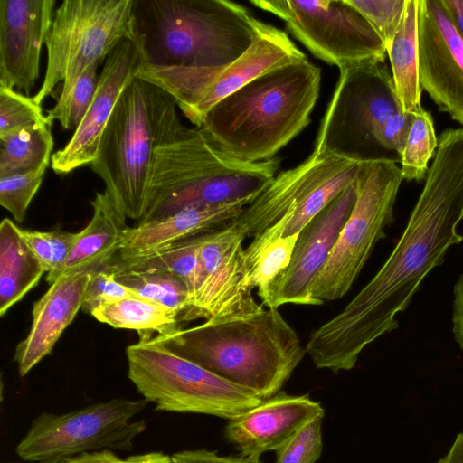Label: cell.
Masks as SVG:
<instances>
[{
    "label": "cell",
    "mask_w": 463,
    "mask_h": 463,
    "mask_svg": "<svg viewBox=\"0 0 463 463\" xmlns=\"http://www.w3.org/2000/svg\"><path fill=\"white\" fill-rule=\"evenodd\" d=\"M423 188L396 245L381 269L337 315L315 329L305 346L317 369H353L364 349L399 327L423 279L461 243L463 221V128H449Z\"/></svg>",
    "instance_id": "obj_1"
},
{
    "label": "cell",
    "mask_w": 463,
    "mask_h": 463,
    "mask_svg": "<svg viewBox=\"0 0 463 463\" xmlns=\"http://www.w3.org/2000/svg\"><path fill=\"white\" fill-rule=\"evenodd\" d=\"M155 336L175 354L261 400L279 392L306 354L279 308L263 307Z\"/></svg>",
    "instance_id": "obj_2"
},
{
    "label": "cell",
    "mask_w": 463,
    "mask_h": 463,
    "mask_svg": "<svg viewBox=\"0 0 463 463\" xmlns=\"http://www.w3.org/2000/svg\"><path fill=\"white\" fill-rule=\"evenodd\" d=\"M320 84L321 70L307 58L290 61L220 100L195 127L233 157L274 158L309 124Z\"/></svg>",
    "instance_id": "obj_3"
},
{
    "label": "cell",
    "mask_w": 463,
    "mask_h": 463,
    "mask_svg": "<svg viewBox=\"0 0 463 463\" xmlns=\"http://www.w3.org/2000/svg\"><path fill=\"white\" fill-rule=\"evenodd\" d=\"M279 165L277 157L260 162L233 157L199 127L181 124L156 151L147 211L139 222L186 208L256 198L278 175Z\"/></svg>",
    "instance_id": "obj_4"
},
{
    "label": "cell",
    "mask_w": 463,
    "mask_h": 463,
    "mask_svg": "<svg viewBox=\"0 0 463 463\" xmlns=\"http://www.w3.org/2000/svg\"><path fill=\"white\" fill-rule=\"evenodd\" d=\"M262 24L228 0H135L136 39L146 64L226 66L250 48Z\"/></svg>",
    "instance_id": "obj_5"
},
{
    "label": "cell",
    "mask_w": 463,
    "mask_h": 463,
    "mask_svg": "<svg viewBox=\"0 0 463 463\" xmlns=\"http://www.w3.org/2000/svg\"><path fill=\"white\" fill-rule=\"evenodd\" d=\"M176 107L169 93L136 77L118 99L90 164L121 213L137 222L147 211L156 151L182 124Z\"/></svg>",
    "instance_id": "obj_6"
},
{
    "label": "cell",
    "mask_w": 463,
    "mask_h": 463,
    "mask_svg": "<svg viewBox=\"0 0 463 463\" xmlns=\"http://www.w3.org/2000/svg\"><path fill=\"white\" fill-rule=\"evenodd\" d=\"M128 377L155 410L232 419L261 402L252 392L228 382L167 348L155 335L126 349Z\"/></svg>",
    "instance_id": "obj_7"
},
{
    "label": "cell",
    "mask_w": 463,
    "mask_h": 463,
    "mask_svg": "<svg viewBox=\"0 0 463 463\" xmlns=\"http://www.w3.org/2000/svg\"><path fill=\"white\" fill-rule=\"evenodd\" d=\"M125 39H136L135 0L62 1L45 39V75L33 99L42 104L58 83L69 86Z\"/></svg>",
    "instance_id": "obj_8"
},
{
    "label": "cell",
    "mask_w": 463,
    "mask_h": 463,
    "mask_svg": "<svg viewBox=\"0 0 463 463\" xmlns=\"http://www.w3.org/2000/svg\"><path fill=\"white\" fill-rule=\"evenodd\" d=\"M147 404L144 399L113 398L65 413L41 412L14 451L29 463H63L101 450L129 451L147 426L132 419Z\"/></svg>",
    "instance_id": "obj_9"
},
{
    "label": "cell",
    "mask_w": 463,
    "mask_h": 463,
    "mask_svg": "<svg viewBox=\"0 0 463 463\" xmlns=\"http://www.w3.org/2000/svg\"><path fill=\"white\" fill-rule=\"evenodd\" d=\"M339 71L314 150L356 162L386 158L374 134L401 110L392 73L384 62L357 63Z\"/></svg>",
    "instance_id": "obj_10"
},
{
    "label": "cell",
    "mask_w": 463,
    "mask_h": 463,
    "mask_svg": "<svg viewBox=\"0 0 463 463\" xmlns=\"http://www.w3.org/2000/svg\"><path fill=\"white\" fill-rule=\"evenodd\" d=\"M402 181L395 159L364 162L353 210L311 290L317 305L338 300L350 290L375 244L386 236V227L394 222Z\"/></svg>",
    "instance_id": "obj_11"
},
{
    "label": "cell",
    "mask_w": 463,
    "mask_h": 463,
    "mask_svg": "<svg viewBox=\"0 0 463 463\" xmlns=\"http://www.w3.org/2000/svg\"><path fill=\"white\" fill-rule=\"evenodd\" d=\"M307 58L288 34L263 23L250 48L233 62L213 68L144 64L137 77L167 93L195 126L220 100L262 73Z\"/></svg>",
    "instance_id": "obj_12"
},
{
    "label": "cell",
    "mask_w": 463,
    "mask_h": 463,
    "mask_svg": "<svg viewBox=\"0 0 463 463\" xmlns=\"http://www.w3.org/2000/svg\"><path fill=\"white\" fill-rule=\"evenodd\" d=\"M256 7L285 22L288 30L312 54L339 69L384 62L379 35L348 0H251Z\"/></svg>",
    "instance_id": "obj_13"
},
{
    "label": "cell",
    "mask_w": 463,
    "mask_h": 463,
    "mask_svg": "<svg viewBox=\"0 0 463 463\" xmlns=\"http://www.w3.org/2000/svg\"><path fill=\"white\" fill-rule=\"evenodd\" d=\"M357 181L358 176L301 229L289 265L260 298L262 306L317 305L311 290L353 210Z\"/></svg>",
    "instance_id": "obj_14"
},
{
    "label": "cell",
    "mask_w": 463,
    "mask_h": 463,
    "mask_svg": "<svg viewBox=\"0 0 463 463\" xmlns=\"http://www.w3.org/2000/svg\"><path fill=\"white\" fill-rule=\"evenodd\" d=\"M245 238L232 223L202 235L201 277L193 306L184 321L250 312L261 308L244 285Z\"/></svg>",
    "instance_id": "obj_15"
},
{
    "label": "cell",
    "mask_w": 463,
    "mask_h": 463,
    "mask_svg": "<svg viewBox=\"0 0 463 463\" xmlns=\"http://www.w3.org/2000/svg\"><path fill=\"white\" fill-rule=\"evenodd\" d=\"M418 52L422 90L463 125V40L440 0H419Z\"/></svg>",
    "instance_id": "obj_16"
},
{
    "label": "cell",
    "mask_w": 463,
    "mask_h": 463,
    "mask_svg": "<svg viewBox=\"0 0 463 463\" xmlns=\"http://www.w3.org/2000/svg\"><path fill=\"white\" fill-rule=\"evenodd\" d=\"M146 62L137 39H125L106 58L93 100L69 142L52 156L58 175L91 164L104 128L126 87Z\"/></svg>",
    "instance_id": "obj_17"
},
{
    "label": "cell",
    "mask_w": 463,
    "mask_h": 463,
    "mask_svg": "<svg viewBox=\"0 0 463 463\" xmlns=\"http://www.w3.org/2000/svg\"><path fill=\"white\" fill-rule=\"evenodd\" d=\"M54 0H0V87L29 96L40 74Z\"/></svg>",
    "instance_id": "obj_18"
},
{
    "label": "cell",
    "mask_w": 463,
    "mask_h": 463,
    "mask_svg": "<svg viewBox=\"0 0 463 463\" xmlns=\"http://www.w3.org/2000/svg\"><path fill=\"white\" fill-rule=\"evenodd\" d=\"M324 415L321 403L308 395L279 392L228 420L224 438L241 455L260 458L267 451H277L306 424Z\"/></svg>",
    "instance_id": "obj_19"
},
{
    "label": "cell",
    "mask_w": 463,
    "mask_h": 463,
    "mask_svg": "<svg viewBox=\"0 0 463 463\" xmlns=\"http://www.w3.org/2000/svg\"><path fill=\"white\" fill-rule=\"evenodd\" d=\"M99 268H87L60 277L34 302L29 333L17 345L14 355L21 377L51 354L81 309L88 285Z\"/></svg>",
    "instance_id": "obj_20"
},
{
    "label": "cell",
    "mask_w": 463,
    "mask_h": 463,
    "mask_svg": "<svg viewBox=\"0 0 463 463\" xmlns=\"http://www.w3.org/2000/svg\"><path fill=\"white\" fill-rule=\"evenodd\" d=\"M254 199L186 208L164 218L137 223L126 232L116 263L128 264L181 241L216 231L236 219Z\"/></svg>",
    "instance_id": "obj_21"
},
{
    "label": "cell",
    "mask_w": 463,
    "mask_h": 463,
    "mask_svg": "<svg viewBox=\"0 0 463 463\" xmlns=\"http://www.w3.org/2000/svg\"><path fill=\"white\" fill-rule=\"evenodd\" d=\"M327 155L314 150L296 167L278 174L232 222L238 232L253 239L283 218L313 183Z\"/></svg>",
    "instance_id": "obj_22"
},
{
    "label": "cell",
    "mask_w": 463,
    "mask_h": 463,
    "mask_svg": "<svg viewBox=\"0 0 463 463\" xmlns=\"http://www.w3.org/2000/svg\"><path fill=\"white\" fill-rule=\"evenodd\" d=\"M90 205L92 217L87 226L78 232L76 243L60 277L109 263L118 254L129 228L127 217L105 190L96 193Z\"/></svg>",
    "instance_id": "obj_23"
},
{
    "label": "cell",
    "mask_w": 463,
    "mask_h": 463,
    "mask_svg": "<svg viewBox=\"0 0 463 463\" xmlns=\"http://www.w3.org/2000/svg\"><path fill=\"white\" fill-rule=\"evenodd\" d=\"M46 273L21 234V228L9 218L0 224V316L35 288Z\"/></svg>",
    "instance_id": "obj_24"
},
{
    "label": "cell",
    "mask_w": 463,
    "mask_h": 463,
    "mask_svg": "<svg viewBox=\"0 0 463 463\" xmlns=\"http://www.w3.org/2000/svg\"><path fill=\"white\" fill-rule=\"evenodd\" d=\"M418 4L407 0L401 25L386 48L400 108L414 112L421 107L422 88L419 74Z\"/></svg>",
    "instance_id": "obj_25"
},
{
    "label": "cell",
    "mask_w": 463,
    "mask_h": 463,
    "mask_svg": "<svg viewBox=\"0 0 463 463\" xmlns=\"http://www.w3.org/2000/svg\"><path fill=\"white\" fill-rule=\"evenodd\" d=\"M363 164L328 154L315 180L295 204L282 236L298 233L316 214L357 178Z\"/></svg>",
    "instance_id": "obj_26"
},
{
    "label": "cell",
    "mask_w": 463,
    "mask_h": 463,
    "mask_svg": "<svg viewBox=\"0 0 463 463\" xmlns=\"http://www.w3.org/2000/svg\"><path fill=\"white\" fill-rule=\"evenodd\" d=\"M91 316L116 328L136 330L139 337L165 335L179 328V316L172 309L141 297L101 306Z\"/></svg>",
    "instance_id": "obj_27"
},
{
    "label": "cell",
    "mask_w": 463,
    "mask_h": 463,
    "mask_svg": "<svg viewBox=\"0 0 463 463\" xmlns=\"http://www.w3.org/2000/svg\"><path fill=\"white\" fill-rule=\"evenodd\" d=\"M52 125L46 121L0 137V178L50 165L53 149Z\"/></svg>",
    "instance_id": "obj_28"
},
{
    "label": "cell",
    "mask_w": 463,
    "mask_h": 463,
    "mask_svg": "<svg viewBox=\"0 0 463 463\" xmlns=\"http://www.w3.org/2000/svg\"><path fill=\"white\" fill-rule=\"evenodd\" d=\"M116 279L135 291L139 297L154 301L175 311L184 318L192 304L190 291L179 278L166 272L120 267L107 263Z\"/></svg>",
    "instance_id": "obj_29"
},
{
    "label": "cell",
    "mask_w": 463,
    "mask_h": 463,
    "mask_svg": "<svg viewBox=\"0 0 463 463\" xmlns=\"http://www.w3.org/2000/svg\"><path fill=\"white\" fill-rule=\"evenodd\" d=\"M202 235L181 241L153 255L128 264L112 263L120 267L158 270L179 278L186 284L190 291L192 307L201 277L199 255Z\"/></svg>",
    "instance_id": "obj_30"
},
{
    "label": "cell",
    "mask_w": 463,
    "mask_h": 463,
    "mask_svg": "<svg viewBox=\"0 0 463 463\" xmlns=\"http://www.w3.org/2000/svg\"><path fill=\"white\" fill-rule=\"evenodd\" d=\"M438 148V137L430 111L420 107L414 118L403 151L400 156L403 180L420 182L425 179L429 162Z\"/></svg>",
    "instance_id": "obj_31"
},
{
    "label": "cell",
    "mask_w": 463,
    "mask_h": 463,
    "mask_svg": "<svg viewBox=\"0 0 463 463\" xmlns=\"http://www.w3.org/2000/svg\"><path fill=\"white\" fill-rule=\"evenodd\" d=\"M99 61L90 63L67 87H62L54 107L47 110V118L58 120L63 129H76L84 118L95 96L99 78Z\"/></svg>",
    "instance_id": "obj_32"
},
{
    "label": "cell",
    "mask_w": 463,
    "mask_h": 463,
    "mask_svg": "<svg viewBox=\"0 0 463 463\" xmlns=\"http://www.w3.org/2000/svg\"><path fill=\"white\" fill-rule=\"evenodd\" d=\"M298 233L279 236L265 244L248 269L244 285L248 289L258 288L261 298L275 279L290 263Z\"/></svg>",
    "instance_id": "obj_33"
},
{
    "label": "cell",
    "mask_w": 463,
    "mask_h": 463,
    "mask_svg": "<svg viewBox=\"0 0 463 463\" xmlns=\"http://www.w3.org/2000/svg\"><path fill=\"white\" fill-rule=\"evenodd\" d=\"M21 234L43 267L47 282L52 284L59 279L76 243L78 232L61 229L41 232L21 228Z\"/></svg>",
    "instance_id": "obj_34"
},
{
    "label": "cell",
    "mask_w": 463,
    "mask_h": 463,
    "mask_svg": "<svg viewBox=\"0 0 463 463\" xmlns=\"http://www.w3.org/2000/svg\"><path fill=\"white\" fill-rule=\"evenodd\" d=\"M46 121L50 120L33 97L0 87V137Z\"/></svg>",
    "instance_id": "obj_35"
},
{
    "label": "cell",
    "mask_w": 463,
    "mask_h": 463,
    "mask_svg": "<svg viewBox=\"0 0 463 463\" xmlns=\"http://www.w3.org/2000/svg\"><path fill=\"white\" fill-rule=\"evenodd\" d=\"M47 168L0 178V204L16 222H23Z\"/></svg>",
    "instance_id": "obj_36"
},
{
    "label": "cell",
    "mask_w": 463,
    "mask_h": 463,
    "mask_svg": "<svg viewBox=\"0 0 463 463\" xmlns=\"http://www.w3.org/2000/svg\"><path fill=\"white\" fill-rule=\"evenodd\" d=\"M348 2L366 19L386 49L401 25L407 0H348Z\"/></svg>",
    "instance_id": "obj_37"
},
{
    "label": "cell",
    "mask_w": 463,
    "mask_h": 463,
    "mask_svg": "<svg viewBox=\"0 0 463 463\" xmlns=\"http://www.w3.org/2000/svg\"><path fill=\"white\" fill-rule=\"evenodd\" d=\"M323 418L311 420L276 451L275 463H315L323 451Z\"/></svg>",
    "instance_id": "obj_38"
},
{
    "label": "cell",
    "mask_w": 463,
    "mask_h": 463,
    "mask_svg": "<svg viewBox=\"0 0 463 463\" xmlns=\"http://www.w3.org/2000/svg\"><path fill=\"white\" fill-rule=\"evenodd\" d=\"M139 297L135 291L116 279L114 271L108 264L94 272L85 293L82 311L91 315L98 307L118 300Z\"/></svg>",
    "instance_id": "obj_39"
},
{
    "label": "cell",
    "mask_w": 463,
    "mask_h": 463,
    "mask_svg": "<svg viewBox=\"0 0 463 463\" xmlns=\"http://www.w3.org/2000/svg\"><path fill=\"white\" fill-rule=\"evenodd\" d=\"M413 118L414 112L399 110L375 131V143L384 157L390 158L387 154L391 152L395 153L400 160Z\"/></svg>",
    "instance_id": "obj_40"
},
{
    "label": "cell",
    "mask_w": 463,
    "mask_h": 463,
    "mask_svg": "<svg viewBox=\"0 0 463 463\" xmlns=\"http://www.w3.org/2000/svg\"><path fill=\"white\" fill-rule=\"evenodd\" d=\"M175 463H262L260 458L222 456L206 449H184L172 455Z\"/></svg>",
    "instance_id": "obj_41"
},
{
    "label": "cell",
    "mask_w": 463,
    "mask_h": 463,
    "mask_svg": "<svg viewBox=\"0 0 463 463\" xmlns=\"http://www.w3.org/2000/svg\"><path fill=\"white\" fill-rule=\"evenodd\" d=\"M452 332L455 341L463 351V272L453 287Z\"/></svg>",
    "instance_id": "obj_42"
},
{
    "label": "cell",
    "mask_w": 463,
    "mask_h": 463,
    "mask_svg": "<svg viewBox=\"0 0 463 463\" xmlns=\"http://www.w3.org/2000/svg\"><path fill=\"white\" fill-rule=\"evenodd\" d=\"M123 460L124 459L118 458L112 450H101L83 453L63 463H123Z\"/></svg>",
    "instance_id": "obj_43"
},
{
    "label": "cell",
    "mask_w": 463,
    "mask_h": 463,
    "mask_svg": "<svg viewBox=\"0 0 463 463\" xmlns=\"http://www.w3.org/2000/svg\"><path fill=\"white\" fill-rule=\"evenodd\" d=\"M457 33L463 40V0H440Z\"/></svg>",
    "instance_id": "obj_44"
},
{
    "label": "cell",
    "mask_w": 463,
    "mask_h": 463,
    "mask_svg": "<svg viewBox=\"0 0 463 463\" xmlns=\"http://www.w3.org/2000/svg\"><path fill=\"white\" fill-rule=\"evenodd\" d=\"M123 463H175L172 455L162 451H151L147 453L128 456Z\"/></svg>",
    "instance_id": "obj_45"
},
{
    "label": "cell",
    "mask_w": 463,
    "mask_h": 463,
    "mask_svg": "<svg viewBox=\"0 0 463 463\" xmlns=\"http://www.w3.org/2000/svg\"><path fill=\"white\" fill-rule=\"evenodd\" d=\"M435 463H463V430L457 435L447 454Z\"/></svg>",
    "instance_id": "obj_46"
}]
</instances>
